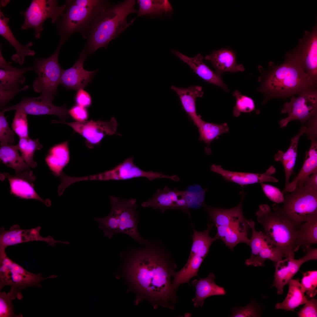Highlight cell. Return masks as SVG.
<instances>
[{"label": "cell", "instance_id": "1", "mask_svg": "<svg viewBox=\"0 0 317 317\" xmlns=\"http://www.w3.org/2000/svg\"><path fill=\"white\" fill-rule=\"evenodd\" d=\"M140 245L127 247L120 254L128 281L155 309L174 310L178 299L172 285L177 268L173 257L159 240L146 239Z\"/></svg>", "mask_w": 317, "mask_h": 317}, {"label": "cell", "instance_id": "2", "mask_svg": "<svg viewBox=\"0 0 317 317\" xmlns=\"http://www.w3.org/2000/svg\"><path fill=\"white\" fill-rule=\"evenodd\" d=\"M258 69L260 85L257 90L264 95L263 104L273 98H285L316 89L317 85L291 52L286 53L285 60L281 65H275L271 61L267 70H264L260 65Z\"/></svg>", "mask_w": 317, "mask_h": 317}, {"label": "cell", "instance_id": "3", "mask_svg": "<svg viewBox=\"0 0 317 317\" xmlns=\"http://www.w3.org/2000/svg\"><path fill=\"white\" fill-rule=\"evenodd\" d=\"M135 0H128L111 7L104 9L92 21L87 45V51L91 53L102 47H106L109 42L117 37L134 22L128 23L127 18L130 14L137 12L134 9Z\"/></svg>", "mask_w": 317, "mask_h": 317}, {"label": "cell", "instance_id": "4", "mask_svg": "<svg viewBox=\"0 0 317 317\" xmlns=\"http://www.w3.org/2000/svg\"><path fill=\"white\" fill-rule=\"evenodd\" d=\"M273 209L272 210L266 204L259 205L256 213L257 220L264 233L284 257L294 258L297 229L279 206L274 203Z\"/></svg>", "mask_w": 317, "mask_h": 317}, {"label": "cell", "instance_id": "5", "mask_svg": "<svg viewBox=\"0 0 317 317\" xmlns=\"http://www.w3.org/2000/svg\"><path fill=\"white\" fill-rule=\"evenodd\" d=\"M64 14L58 25L61 38L65 41L75 32L84 28L104 9L105 1L97 0L67 1Z\"/></svg>", "mask_w": 317, "mask_h": 317}, {"label": "cell", "instance_id": "6", "mask_svg": "<svg viewBox=\"0 0 317 317\" xmlns=\"http://www.w3.org/2000/svg\"><path fill=\"white\" fill-rule=\"evenodd\" d=\"M284 197L280 210L296 229L302 222L317 217V190L309 185L304 184Z\"/></svg>", "mask_w": 317, "mask_h": 317}, {"label": "cell", "instance_id": "7", "mask_svg": "<svg viewBox=\"0 0 317 317\" xmlns=\"http://www.w3.org/2000/svg\"><path fill=\"white\" fill-rule=\"evenodd\" d=\"M109 199L111 210L106 216L108 225L116 233L127 235L141 245L145 239L140 234L137 227L139 221L136 200L112 196Z\"/></svg>", "mask_w": 317, "mask_h": 317}, {"label": "cell", "instance_id": "8", "mask_svg": "<svg viewBox=\"0 0 317 317\" xmlns=\"http://www.w3.org/2000/svg\"><path fill=\"white\" fill-rule=\"evenodd\" d=\"M5 249L0 248V290L6 286L21 292L29 287L41 288L43 280L58 276L53 274L44 277L40 274L27 271L9 258Z\"/></svg>", "mask_w": 317, "mask_h": 317}, {"label": "cell", "instance_id": "9", "mask_svg": "<svg viewBox=\"0 0 317 317\" xmlns=\"http://www.w3.org/2000/svg\"><path fill=\"white\" fill-rule=\"evenodd\" d=\"M65 41L61 38L56 50L50 57L46 58L34 59L33 70L38 75L33 83L34 91L53 96L56 94L63 70L59 63L58 55Z\"/></svg>", "mask_w": 317, "mask_h": 317}, {"label": "cell", "instance_id": "10", "mask_svg": "<svg viewBox=\"0 0 317 317\" xmlns=\"http://www.w3.org/2000/svg\"><path fill=\"white\" fill-rule=\"evenodd\" d=\"M66 6L65 4L63 6H58L56 0H33L27 10L21 13L24 17L21 28H33L35 31V37L39 38L43 30L44 21L50 18L52 23L57 22L63 15Z\"/></svg>", "mask_w": 317, "mask_h": 317}, {"label": "cell", "instance_id": "11", "mask_svg": "<svg viewBox=\"0 0 317 317\" xmlns=\"http://www.w3.org/2000/svg\"><path fill=\"white\" fill-rule=\"evenodd\" d=\"M150 199L141 204L144 208L158 209L162 213L170 209H177L184 213L188 212L195 204V196L193 191L173 189L166 186L162 190L158 189Z\"/></svg>", "mask_w": 317, "mask_h": 317}, {"label": "cell", "instance_id": "12", "mask_svg": "<svg viewBox=\"0 0 317 317\" xmlns=\"http://www.w3.org/2000/svg\"><path fill=\"white\" fill-rule=\"evenodd\" d=\"M297 97L292 96L289 102L284 105L281 113H287L288 116L279 122L281 127H286L294 120H298L303 123L317 116V91L316 89L303 92Z\"/></svg>", "mask_w": 317, "mask_h": 317}, {"label": "cell", "instance_id": "13", "mask_svg": "<svg viewBox=\"0 0 317 317\" xmlns=\"http://www.w3.org/2000/svg\"><path fill=\"white\" fill-rule=\"evenodd\" d=\"M247 223L252 233L249 245L251 247L252 254L245 263L247 266L255 267L264 266L265 261L269 259L274 263L282 259V253L273 245L264 232L257 231L254 221L247 220Z\"/></svg>", "mask_w": 317, "mask_h": 317}, {"label": "cell", "instance_id": "14", "mask_svg": "<svg viewBox=\"0 0 317 317\" xmlns=\"http://www.w3.org/2000/svg\"><path fill=\"white\" fill-rule=\"evenodd\" d=\"M139 177H146L150 181L158 178H167L176 181L180 180L176 175L169 176L161 172L142 170L134 164L132 157L127 158L112 169L95 175L86 176V179L87 181H107L127 180Z\"/></svg>", "mask_w": 317, "mask_h": 317}, {"label": "cell", "instance_id": "15", "mask_svg": "<svg viewBox=\"0 0 317 317\" xmlns=\"http://www.w3.org/2000/svg\"><path fill=\"white\" fill-rule=\"evenodd\" d=\"M51 122L63 123L71 127L75 132L85 139L86 145L90 148H93L94 146L100 143L106 135L116 134L120 136V134L116 132L118 123L113 117L108 121L90 120L68 122L53 120Z\"/></svg>", "mask_w": 317, "mask_h": 317}, {"label": "cell", "instance_id": "16", "mask_svg": "<svg viewBox=\"0 0 317 317\" xmlns=\"http://www.w3.org/2000/svg\"><path fill=\"white\" fill-rule=\"evenodd\" d=\"M54 96L41 94L37 97H24L18 104L4 108L5 112L12 110H19L33 115H54L58 116L61 121L65 122L69 117L66 105L60 107L52 104Z\"/></svg>", "mask_w": 317, "mask_h": 317}, {"label": "cell", "instance_id": "17", "mask_svg": "<svg viewBox=\"0 0 317 317\" xmlns=\"http://www.w3.org/2000/svg\"><path fill=\"white\" fill-rule=\"evenodd\" d=\"M313 82L317 85V26L311 31H305L298 46L291 52Z\"/></svg>", "mask_w": 317, "mask_h": 317}, {"label": "cell", "instance_id": "18", "mask_svg": "<svg viewBox=\"0 0 317 317\" xmlns=\"http://www.w3.org/2000/svg\"><path fill=\"white\" fill-rule=\"evenodd\" d=\"M240 194L241 197L240 203L232 208L225 209L214 208L207 205L204 202L203 206L215 225L229 227L247 236L249 227L247 220L244 216L242 208L245 193L242 191Z\"/></svg>", "mask_w": 317, "mask_h": 317}, {"label": "cell", "instance_id": "19", "mask_svg": "<svg viewBox=\"0 0 317 317\" xmlns=\"http://www.w3.org/2000/svg\"><path fill=\"white\" fill-rule=\"evenodd\" d=\"M305 252V255L299 259L286 257L275 263L274 286L276 288L278 294H281L283 293L284 286L292 279L303 264L310 260L317 259V248L311 247Z\"/></svg>", "mask_w": 317, "mask_h": 317}, {"label": "cell", "instance_id": "20", "mask_svg": "<svg viewBox=\"0 0 317 317\" xmlns=\"http://www.w3.org/2000/svg\"><path fill=\"white\" fill-rule=\"evenodd\" d=\"M41 229V227L38 226L29 229L22 230L17 225L12 226L8 230L2 227L0 232V248L5 249L10 246L33 241L45 242L52 247L57 243L69 244L68 242L55 240L50 236L42 237L40 233Z\"/></svg>", "mask_w": 317, "mask_h": 317}, {"label": "cell", "instance_id": "21", "mask_svg": "<svg viewBox=\"0 0 317 317\" xmlns=\"http://www.w3.org/2000/svg\"><path fill=\"white\" fill-rule=\"evenodd\" d=\"M211 171L221 175L225 181L233 182L240 185L242 188L248 184L266 182H278L279 180L271 175L276 172V170L271 166L264 173H255L234 172L223 168L221 166L212 165Z\"/></svg>", "mask_w": 317, "mask_h": 317}, {"label": "cell", "instance_id": "22", "mask_svg": "<svg viewBox=\"0 0 317 317\" xmlns=\"http://www.w3.org/2000/svg\"><path fill=\"white\" fill-rule=\"evenodd\" d=\"M86 53L83 50L79 58L71 68L63 70L61 77L60 84L68 89L77 90L83 89L91 81L97 70L88 71L83 66Z\"/></svg>", "mask_w": 317, "mask_h": 317}, {"label": "cell", "instance_id": "23", "mask_svg": "<svg viewBox=\"0 0 317 317\" xmlns=\"http://www.w3.org/2000/svg\"><path fill=\"white\" fill-rule=\"evenodd\" d=\"M0 162L14 169L15 175L34 181L35 177L30 167L19 154L17 145L0 143Z\"/></svg>", "mask_w": 317, "mask_h": 317}, {"label": "cell", "instance_id": "24", "mask_svg": "<svg viewBox=\"0 0 317 317\" xmlns=\"http://www.w3.org/2000/svg\"><path fill=\"white\" fill-rule=\"evenodd\" d=\"M316 137L309 136L311 145L306 152L303 164L296 176L289 183L282 192L283 193H290L297 187H302L305 181L310 175L317 171V141Z\"/></svg>", "mask_w": 317, "mask_h": 317}, {"label": "cell", "instance_id": "25", "mask_svg": "<svg viewBox=\"0 0 317 317\" xmlns=\"http://www.w3.org/2000/svg\"><path fill=\"white\" fill-rule=\"evenodd\" d=\"M172 52L187 64L197 75L206 81L219 87L226 92L229 91L221 76L212 70L203 62V57L200 53L193 58L188 57L175 50Z\"/></svg>", "mask_w": 317, "mask_h": 317}, {"label": "cell", "instance_id": "26", "mask_svg": "<svg viewBox=\"0 0 317 317\" xmlns=\"http://www.w3.org/2000/svg\"><path fill=\"white\" fill-rule=\"evenodd\" d=\"M5 178H7L9 181L11 194L22 199L38 200L48 207L51 205L49 200L43 199L36 192L34 189L33 181L15 175H11L6 172L1 173V180L3 181Z\"/></svg>", "mask_w": 317, "mask_h": 317}, {"label": "cell", "instance_id": "27", "mask_svg": "<svg viewBox=\"0 0 317 317\" xmlns=\"http://www.w3.org/2000/svg\"><path fill=\"white\" fill-rule=\"evenodd\" d=\"M236 56V53L233 50L228 48H222L213 51L206 56L205 59L211 62L216 73L221 76L225 72L234 73L244 71L243 65L237 63Z\"/></svg>", "mask_w": 317, "mask_h": 317}, {"label": "cell", "instance_id": "28", "mask_svg": "<svg viewBox=\"0 0 317 317\" xmlns=\"http://www.w3.org/2000/svg\"><path fill=\"white\" fill-rule=\"evenodd\" d=\"M215 276L212 272L205 278L192 281V284L196 289L195 297L192 299L194 307H202L205 299L213 296L224 295L226 292L224 287L217 285L215 281Z\"/></svg>", "mask_w": 317, "mask_h": 317}, {"label": "cell", "instance_id": "29", "mask_svg": "<svg viewBox=\"0 0 317 317\" xmlns=\"http://www.w3.org/2000/svg\"><path fill=\"white\" fill-rule=\"evenodd\" d=\"M179 97L183 109L187 114L189 118L196 126L202 119L200 115H198L196 111L195 101L198 97H202L203 94L202 87L195 86L186 88H179L172 86Z\"/></svg>", "mask_w": 317, "mask_h": 317}, {"label": "cell", "instance_id": "30", "mask_svg": "<svg viewBox=\"0 0 317 317\" xmlns=\"http://www.w3.org/2000/svg\"><path fill=\"white\" fill-rule=\"evenodd\" d=\"M9 21V18L5 17L0 10V34L9 42L16 50V53L11 56L12 60L22 65L24 63L26 56H33L35 54L34 51L30 49L33 43L30 42L26 45H23L19 43L10 28Z\"/></svg>", "mask_w": 317, "mask_h": 317}, {"label": "cell", "instance_id": "31", "mask_svg": "<svg viewBox=\"0 0 317 317\" xmlns=\"http://www.w3.org/2000/svg\"><path fill=\"white\" fill-rule=\"evenodd\" d=\"M68 144V141H66L53 146L48 151L45 158L46 164L53 174L59 178L64 173L63 169L70 161Z\"/></svg>", "mask_w": 317, "mask_h": 317}, {"label": "cell", "instance_id": "32", "mask_svg": "<svg viewBox=\"0 0 317 317\" xmlns=\"http://www.w3.org/2000/svg\"><path fill=\"white\" fill-rule=\"evenodd\" d=\"M307 127L303 126L299 133L291 139V144L288 150L285 152L279 150L274 156L275 161L281 162L284 166L285 175L284 188L289 183V179L294 172V169L297 156V149L299 138L304 133H306Z\"/></svg>", "mask_w": 317, "mask_h": 317}, {"label": "cell", "instance_id": "33", "mask_svg": "<svg viewBox=\"0 0 317 317\" xmlns=\"http://www.w3.org/2000/svg\"><path fill=\"white\" fill-rule=\"evenodd\" d=\"M295 252L301 247L305 252L313 244L317 243V217L305 222L298 227Z\"/></svg>", "mask_w": 317, "mask_h": 317}, {"label": "cell", "instance_id": "34", "mask_svg": "<svg viewBox=\"0 0 317 317\" xmlns=\"http://www.w3.org/2000/svg\"><path fill=\"white\" fill-rule=\"evenodd\" d=\"M289 290L283 301L277 303V309H281L287 311H293L299 306L305 304L308 300L302 291L301 283L298 279H291L289 282Z\"/></svg>", "mask_w": 317, "mask_h": 317}, {"label": "cell", "instance_id": "35", "mask_svg": "<svg viewBox=\"0 0 317 317\" xmlns=\"http://www.w3.org/2000/svg\"><path fill=\"white\" fill-rule=\"evenodd\" d=\"M197 127L199 134V140L206 143L207 146L205 150L208 155L211 154V149L209 147L211 143L214 139H218L220 135L228 132L229 130L227 123L218 124L208 122L202 119Z\"/></svg>", "mask_w": 317, "mask_h": 317}, {"label": "cell", "instance_id": "36", "mask_svg": "<svg viewBox=\"0 0 317 317\" xmlns=\"http://www.w3.org/2000/svg\"><path fill=\"white\" fill-rule=\"evenodd\" d=\"M33 70L32 67L20 68L14 67L11 70L0 69V87L8 90L14 91L19 89V85L25 80L24 74Z\"/></svg>", "mask_w": 317, "mask_h": 317}, {"label": "cell", "instance_id": "37", "mask_svg": "<svg viewBox=\"0 0 317 317\" xmlns=\"http://www.w3.org/2000/svg\"><path fill=\"white\" fill-rule=\"evenodd\" d=\"M139 8L138 16L159 15L173 11L169 2L166 0H139Z\"/></svg>", "mask_w": 317, "mask_h": 317}, {"label": "cell", "instance_id": "38", "mask_svg": "<svg viewBox=\"0 0 317 317\" xmlns=\"http://www.w3.org/2000/svg\"><path fill=\"white\" fill-rule=\"evenodd\" d=\"M17 145L25 162L32 168L36 167L37 163L33 160L34 154L36 151L41 150L43 147L38 139H32L29 137L19 138Z\"/></svg>", "mask_w": 317, "mask_h": 317}, {"label": "cell", "instance_id": "39", "mask_svg": "<svg viewBox=\"0 0 317 317\" xmlns=\"http://www.w3.org/2000/svg\"><path fill=\"white\" fill-rule=\"evenodd\" d=\"M215 226L217 230L216 234L219 239L222 240L231 250H233L234 247L240 243H244L249 245L250 239L247 236L229 227Z\"/></svg>", "mask_w": 317, "mask_h": 317}, {"label": "cell", "instance_id": "40", "mask_svg": "<svg viewBox=\"0 0 317 317\" xmlns=\"http://www.w3.org/2000/svg\"><path fill=\"white\" fill-rule=\"evenodd\" d=\"M21 292L13 288L7 293L4 291L0 292V317H22L21 314L17 315L15 313L12 301L17 298L19 300L22 299Z\"/></svg>", "mask_w": 317, "mask_h": 317}, {"label": "cell", "instance_id": "41", "mask_svg": "<svg viewBox=\"0 0 317 317\" xmlns=\"http://www.w3.org/2000/svg\"><path fill=\"white\" fill-rule=\"evenodd\" d=\"M233 95L236 100L233 110L235 117H239L242 112L250 113L253 111H256L254 102L251 98L242 95L238 90L235 91Z\"/></svg>", "mask_w": 317, "mask_h": 317}, {"label": "cell", "instance_id": "42", "mask_svg": "<svg viewBox=\"0 0 317 317\" xmlns=\"http://www.w3.org/2000/svg\"><path fill=\"white\" fill-rule=\"evenodd\" d=\"M301 283V289L310 297L317 294V271H310L304 272Z\"/></svg>", "mask_w": 317, "mask_h": 317}, {"label": "cell", "instance_id": "43", "mask_svg": "<svg viewBox=\"0 0 317 317\" xmlns=\"http://www.w3.org/2000/svg\"><path fill=\"white\" fill-rule=\"evenodd\" d=\"M27 114L23 112L16 110L11 124L13 131L19 138L28 136Z\"/></svg>", "mask_w": 317, "mask_h": 317}, {"label": "cell", "instance_id": "44", "mask_svg": "<svg viewBox=\"0 0 317 317\" xmlns=\"http://www.w3.org/2000/svg\"><path fill=\"white\" fill-rule=\"evenodd\" d=\"M4 112H0V141L1 144H14L15 133L11 130L5 116Z\"/></svg>", "mask_w": 317, "mask_h": 317}, {"label": "cell", "instance_id": "45", "mask_svg": "<svg viewBox=\"0 0 317 317\" xmlns=\"http://www.w3.org/2000/svg\"><path fill=\"white\" fill-rule=\"evenodd\" d=\"M260 184L264 193L269 200L277 204L284 202V193L278 188L264 183Z\"/></svg>", "mask_w": 317, "mask_h": 317}, {"label": "cell", "instance_id": "46", "mask_svg": "<svg viewBox=\"0 0 317 317\" xmlns=\"http://www.w3.org/2000/svg\"><path fill=\"white\" fill-rule=\"evenodd\" d=\"M304 306L297 313L299 317L317 316V300L313 297L308 301Z\"/></svg>", "mask_w": 317, "mask_h": 317}, {"label": "cell", "instance_id": "47", "mask_svg": "<svg viewBox=\"0 0 317 317\" xmlns=\"http://www.w3.org/2000/svg\"><path fill=\"white\" fill-rule=\"evenodd\" d=\"M232 317H258V311L251 302L247 306L236 309L232 313Z\"/></svg>", "mask_w": 317, "mask_h": 317}, {"label": "cell", "instance_id": "48", "mask_svg": "<svg viewBox=\"0 0 317 317\" xmlns=\"http://www.w3.org/2000/svg\"><path fill=\"white\" fill-rule=\"evenodd\" d=\"M29 86L25 85L22 88L18 90L12 91L4 89L0 87V107L2 110L6 105L18 93L28 89Z\"/></svg>", "mask_w": 317, "mask_h": 317}, {"label": "cell", "instance_id": "49", "mask_svg": "<svg viewBox=\"0 0 317 317\" xmlns=\"http://www.w3.org/2000/svg\"><path fill=\"white\" fill-rule=\"evenodd\" d=\"M68 112L69 114L77 122L85 121L88 117V113L86 108L77 104L71 107Z\"/></svg>", "mask_w": 317, "mask_h": 317}, {"label": "cell", "instance_id": "50", "mask_svg": "<svg viewBox=\"0 0 317 317\" xmlns=\"http://www.w3.org/2000/svg\"><path fill=\"white\" fill-rule=\"evenodd\" d=\"M75 100L76 104L85 108L90 107L92 103V97L90 94L82 88L77 90Z\"/></svg>", "mask_w": 317, "mask_h": 317}, {"label": "cell", "instance_id": "51", "mask_svg": "<svg viewBox=\"0 0 317 317\" xmlns=\"http://www.w3.org/2000/svg\"><path fill=\"white\" fill-rule=\"evenodd\" d=\"M304 184H307L317 190V171L309 176L305 181Z\"/></svg>", "mask_w": 317, "mask_h": 317}]
</instances>
